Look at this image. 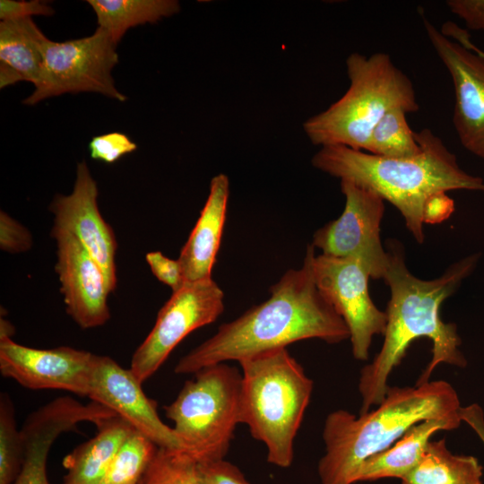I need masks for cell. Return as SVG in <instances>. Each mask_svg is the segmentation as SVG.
Returning <instances> with one entry per match:
<instances>
[{"label": "cell", "mask_w": 484, "mask_h": 484, "mask_svg": "<svg viewBox=\"0 0 484 484\" xmlns=\"http://www.w3.org/2000/svg\"><path fill=\"white\" fill-rule=\"evenodd\" d=\"M389 264L384 281L391 298L386 308L387 323L380 351L360 371L359 391L362 398L359 413H365L384 400L392 371L402 362L413 341L431 340L432 358L416 385L429 381L440 363L465 367L467 359L460 350L462 340L454 323H445L439 314L441 304L474 270L479 255H471L451 264L438 278L426 281L407 268L402 244H387Z\"/></svg>", "instance_id": "1"}, {"label": "cell", "mask_w": 484, "mask_h": 484, "mask_svg": "<svg viewBox=\"0 0 484 484\" xmlns=\"http://www.w3.org/2000/svg\"><path fill=\"white\" fill-rule=\"evenodd\" d=\"M315 247L308 245L303 265L290 269L270 287V297L183 356L175 367L179 375L230 360L238 362L286 348L307 339L339 343L350 339L343 319L322 295L313 274Z\"/></svg>", "instance_id": "2"}, {"label": "cell", "mask_w": 484, "mask_h": 484, "mask_svg": "<svg viewBox=\"0 0 484 484\" xmlns=\"http://www.w3.org/2000/svg\"><path fill=\"white\" fill-rule=\"evenodd\" d=\"M421 152L412 158H386L343 145H326L313 156L312 165L330 176L347 179L376 193L402 215L418 243L428 200L437 193L484 191V180L458 164L440 137L429 128L415 132Z\"/></svg>", "instance_id": "3"}, {"label": "cell", "mask_w": 484, "mask_h": 484, "mask_svg": "<svg viewBox=\"0 0 484 484\" xmlns=\"http://www.w3.org/2000/svg\"><path fill=\"white\" fill-rule=\"evenodd\" d=\"M461 402L446 381L389 386L377 408L359 415L345 410L329 413L323 439L325 453L317 471L321 484H353L362 463L393 445L423 420L460 418ZM461 419V418H460Z\"/></svg>", "instance_id": "4"}, {"label": "cell", "mask_w": 484, "mask_h": 484, "mask_svg": "<svg viewBox=\"0 0 484 484\" xmlns=\"http://www.w3.org/2000/svg\"><path fill=\"white\" fill-rule=\"evenodd\" d=\"M350 87L327 109L308 118L304 131L313 144L367 151L374 127L390 110L419 111L410 77L383 52L352 53L346 59Z\"/></svg>", "instance_id": "5"}, {"label": "cell", "mask_w": 484, "mask_h": 484, "mask_svg": "<svg viewBox=\"0 0 484 484\" xmlns=\"http://www.w3.org/2000/svg\"><path fill=\"white\" fill-rule=\"evenodd\" d=\"M240 423L267 448L268 462L288 468L314 383L286 348L243 359Z\"/></svg>", "instance_id": "6"}, {"label": "cell", "mask_w": 484, "mask_h": 484, "mask_svg": "<svg viewBox=\"0 0 484 484\" xmlns=\"http://www.w3.org/2000/svg\"><path fill=\"white\" fill-rule=\"evenodd\" d=\"M242 374L225 363L206 367L164 407L166 417L197 463L224 459L240 423Z\"/></svg>", "instance_id": "7"}, {"label": "cell", "mask_w": 484, "mask_h": 484, "mask_svg": "<svg viewBox=\"0 0 484 484\" xmlns=\"http://www.w3.org/2000/svg\"><path fill=\"white\" fill-rule=\"evenodd\" d=\"M117 44L102 29L90 36L62 42L47 40L39 81L23 103L38 102L65 93L96 92L125 101L111 72L118 63Z\"/></svg>", "instance_id": "8"}, {"label": "cell", "mask_w": 484, "mask_h": 484, "mask_svg": "<svg viewBox=\"0 0 484 484\" xmlns=\"http://www.w3.org/2000/svg\"><path fill=\"white\" fill-rule=\"evenodd\" d=\"M432 48L454 88L453 124L465 150L484 160V56L465 30L453 22L437 29L421 14Z\"/></svg>", "instance_id": "9"}, {"label": "cell", "mask_w": 484, "mask_h": 484, "mask_svg": "<svg viewBox=\"0 0 484 484\" xmlns=\"http://www.w3.org/2000/svg\"><path fill=\"white\" fill-rule=\"evenodd\" d=\"M224 293L212 278L185 282L158 313L156 322L132 356L130 369L143 384L193 331L217 320Z\"/></svg>", "instance_id": "10"}, {"label": "cell", "mask_w": 484, "mask_h": 484, "mask_svg": "<svg viewBox=\"0 0 484 484\" xmlns=\"http://www.w3.org/2000/svg\"><path fill=\"white\" fill-rule=\"evenodd\" d=\"M341 189L345 196L342 213L318 229L311 245L322 255L354 258L372 279H384L389 264L380 238L385 200L347 179L341 180Z\"/></svg>", "instance_id": "11"}, {"label": "cell", "mask_w": 484, "mask_h": 484, "mask_svg": "<svg viewBox=\"0 0 484 484\" xmlns=\"http://www.w3.org/2000/svg\"><path fill=\"white\" fill-rule=\"evenodd\" d=\"M312 266L317 289L348 327L353 357L367 360L373 338L384 335L387 323L385 311L370 298L368 272L354 258L322 254Z\"/></svg>", "instance_id": "12"}, {"label": "cell", "mask_w": 484, "mask_h": 484, "mask_svg": "<svg viewBox=\"0 0 484 484\" xmlns=\"http://www.w3.org/2000/svg\"><path fill=\"white\" fill-rule=\"evenodd\" d=\"M95 358L68 346L36 349L0 338L2 376L32 390H63L88 397Z\"/></svg>", "instance_id": "13"}, {"label": "cell", "mask_w": 484, "mask_h": 484, "mask_svg": "<svg viewBox=\"0 0 484 484\" xmlns=\"http://www.w3.org/2000/svg\"><path fill=\"white\" fill-rule=\"evenodd\" d=\"M98 195L97 182L82 160L77 164L72 193L57 194L50 203L54 215L52 229L70 233L83 245L100 266L112 293L117 283V243L111 226L101 216Z\"/></svg>", "instance_id": "14"}, {"label": "cell", "mask_w": 484, "mask_h": 484, "mask_svg": "<svg viewBox=\"0 0 484 484\" xmlns=\"http://www.w3.org/2000/svg\"><path fill=\"white\" fill-rule=\"evenodd\" d=\"M88 397L112 410L158 447L186 452L173 428L160 419L156 402L146 396L142 383L110 357L96 355Z\"/></svg>", "instance_id": "15"}, {"label": "cell", "mask_w": 484, "mask_h": 484, "mask_svg": "<svg viewBox=\"0 0 484 484\" xmlns=\"http://www.w3.org/2000/svg\"><path fill=\"white\" fill-rule=\"evenodd\" d=\"M56 241V272L66 313L82 329L105 324L110 318L106 277L83 245L70 233L51 229Z\"/></svg>", "instance_id": "16"}, {"label": "cell", "mask_w": 484, "mask_h": 484, "mask_svg": "<svg viewBox=\"0 0 484 484\" xmlns=\"http://www.w3.org/2000/svg\"><path fill=\"white\" fill-rule=\"evenodd\" d=\"M229 187L225 174L211 180L206 203L177 259L186 282L212 278L226 220Z\"/></svg>", "instance_id": "17"}, {"label": "cell", "mask_w": 484, "mask_h": 484, "mask_svg": "<svg viewBox=\"0 0 484 484\" xmlns=\"http://www.w3.org/2000/svg\"><path fill=\"white\" fill-rule=\"evenodd\" d=\"M48 39L31 18L0 23V88L39 81Z\"/></svg>", "instance_id": "18"}, {"label": "cell", "mask_w": 484, "mask_h": 484, "mask_svg": "<svg viewBox=\"0 0 484 484\" xmlns=\"http://www.w3.org/2000/svg\"><path fill=\"white\" fill-rule=\"evenodd\" d=\"M462 422L460 418H443L426 419L413 425L393 445L362 463L357 482L385 478L402 480L421 460L431 436L440 430L456 429Z\"/></svg>", "instance_id": "19"}, {"label": "cell", "mask_w": 484, "mask_h": 484, "mask_svg": "<svg viewBox=\"0 0 484 484\" xmlns=\"http://www.w3.org/2000/svg\"><path fill=\"white\" fill-rule=\"evenodd\" d=\"M96 427L92 438L64 458V484H99L119 447L134 430L119 416L104 419Z\"/></svg>", "instance_id": "20"}, {"label": "cell", "mask_w": 484, "mask_h": 484, "mask_svg": "<svg viewBox=\"0 0 484 484\" xmlns=\"http://www.w3.org/2000/svg\"><path fill=\"white\" fill-rule=\"evenodd\" d=\"M482 477L477 457L454 454L442 438L428 442L421 460L401 484H483Z\"/></svg>", "instance_id": "21"}, {"label": "cell", "mask_w": 484, "mask_h": 484, "mask_svg": "<svg viewBox=\"0 0 484 484\" xmlns=\"http://www.w3.org/2000/svg\"><path fill=\"white\" fill-rule=\"evenodd\" d=\"M97 17L98 28L118 44L128 29L155 23L177 13L175 0H88Z\"/></svg>", "instance_id": "22"}, {"label": "cell", "mask_w": 484, "mask_h": 484, "mask_svg": "<svg viewBox=\"0 0 484 484\" xmlns=\"http://www.w3.org/2000/svg\"><path fill=\"white\" fill-rule=\"evenodd\" d=\"M406 113L402 108L387 112L374 127L369 138L367 152L386 158H412L421 152L410 127Z\"/></svg>", "instance_id": "23"}, {"label": "cell", "mask_w": 484, "mask_h": 484, "mask_svg": "<svg viewBox=\"0 0 484 484\" xmlns=\"http://www.w3.org/2000/svg\"><path fill=\"white\" fill-rule=\"evenodd\" d=\"M158 446L134 430L119 447L99 484H140Z\"/></svg>", "instance_id": "24"}, {"label": "cell", "mask_w": 484, "mask_h": 484, "mask_svg": "<svg viewBox=\"0 0 484 484\" xmlns=\"http://www.w3.org/2000/svg\"><path fill=\"white\" fill-rule=\"evenodd\" d=\"M23 462L21 429L15 422L14 407L10 396L0 397V484H12L18 477Z\"/></svg>", "instance_id": "25"}, {"label": "cell", "mask_w": 484, "mask_h": 484, "mask_svg": "<svg viewBox=\"0 0 484 484\" xmlns=\"http://www.w3.org/2000/svg\"><path fill=\"white\" fill-rule=\"evenodd\" d=\"M140 484H198L197 462L182 450L158 447Z\"/></svg>", "instance_id": "26"}, {"label": "cell", "mask_w": 484, "mask_h": 484, "mask_svg": "<svg viewBox=\"0 0 484 484\" xmlns=\"http://www.w3.org/2000/svg\"><path fill=\"white\" fill-rule=\"evenodd\" d=\"M136 148L135 143L126 134L119 132L94 136L89 143L91 157L109 164L134 151Z\"/></svg>", "instance_id": "27"}, {"label": "cell", "mask_w": 484, "mask_h": 484, "mask_svg": "<svg viewBox=\"0 0 484 484\" xmlns=\"http://www.w3.org/2000/svg\"><path fill=\"white\" fill-rule=\"evenodd\" d=\"M49 448L41 443H32L24 450L21 471L12 484H50L47 474Z\"/></svg>", "instance_id": "28"}, {"label": "cell", "mask_w": 484, "mask_h": 484, "mask_svg": "<svg viewBox=\"0 0 484 484\" xmlns=\"http://www.w3.org/2000/svg\"><path fill=\"white\" fill-rule=\"evenodd\" d=\"M30 232L5 212H0V248L7 253L17 254L32 246Z\"/></svg>", "instance_id": "29"}, {"label": "cell", "mask_w": 484, "mask_h": 484, "mask_svg": "<svg viewBox=\"0 0 484 484\" xmlns=\"http://www.w3.org/2000/svg\"><path fill=\"white\" fill-rule=\"evenodd\" d=\"M198 484H249L242 471L225 459L197 463Z\"/></svg>", "instance_id": "30"}, {"label": "cell", "mask_w": 484, "mask_h": 484, "mask_svg": "<svg viewBox=\"0 0 484 484\" xmlns=\"http://www.w3.org/2000/svg\"><path fill=\"white\" fill-rule=\"evenodd\" d=\"M145 259L153 275L169 286L172 293L177 291L185 284L186 281L178 260L170 259L160 251L146 254Z\"/></svg>", "instance_id": "31"}, {"label": "cell", "mask_w": 484, "mask_h": 484, "mask_svg": "<svg viewBox=\"0 0 484 484\" xmlns=\"http://www.w3.org/2000/svg\"><path fill=\"white\" fill-rule=\"evenodd\" d=\"M55 11L46 2L39 0H1L0 19L3 21L31 18L32 15L54 14Z\"/></svg>", "instance_id": "32"}, {"label": "cell", "mask_w": 484, "mask_h": 484, "mask_svg": "<svg viewBox=\"0 0 484 484\" xmlns=\"http://www.w3.org/2000/svg\"><path fill=\"white\" fill-rule=\"evenodd\" d=\"M445 4L467 28L484 30V0H447Z\"/></svg>", "instance_id": "33"}, {"label": "cell", "mask_w": 484, "mask_h": 484, "mask_svg": "<svg viewBox=\"0 0 484 484\" xmlns=\"http://www.w3.org/2000/svg\"><path fill=\"white\" fill-rule=\"evenodd\" d=\"M454 209V201L446 193H437L427 202L424 212L425 223H436L447 219Z\"/></svg>", "instance_id": "34"}, {"label": "cell", "mask_w": 484, "mask_h": 484, "mask_svg": "<svg viewBox=\"0 0 484 484\" xmlns=\"http://www.w3.org/2000/svg\"><path fill=\"white\" fill-rule=\"evenodd\" d=\"M459 416L462 422L467 423L477 434L484 445V412L482 408L472 403L466 407H461Z\"/></svg>", "instance_id": "35"}, {"label": "cell", "mask_w": 484, "mask_h": 484, "mask_svg": "<svg viewBox=\"0 0 484 484\" xmlns=\"http://www.w3.org/2000/svg\"><path fill=\"white\" fill-rule=\"evenodd\" d=\"M480 53L482 54V56H484V52L480 49Z\"/></svg>", "instance_id": "36"}, {"label": "cell", "mask_w": 484, "mask_h": 484, "mask_svg": "<svg viewBox=\"0 0 484 484\" xmlns=\"http://www.w3.org/2000/svg\"><path fill=\"white\" fill-rule=\"evenodd\" d=\"M64 484V483H63Z\"/></svg>", "instance_id": "37"}]
</instances>
